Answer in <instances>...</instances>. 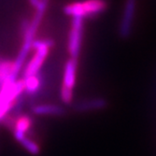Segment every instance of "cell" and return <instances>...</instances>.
<instances>
[{"label": "cell", "instance_id": "11", "mask_svg": "<svg viewBox=\"0 0 156 156\" xmlns=\"http://www.w3.org/2000/svg\"><path fill=\"white\" fill-rule=\"evenodd\" d=\"M60 97H61V100L65 104H70L72 102V99H73V90L61 86Z\"/></svg>", "mask_w": 156, "mask_h": 156}, {"label": "cell", "instance_id": "3", "mask_svg": "<svg viewBox=\"0 0 156 156\" xmlns=\"http://www.w3.org/2000/svg\"><path fill=\"white\" fill-rule=\"evenodd\" d=\"M83 36V19L75 17L71 22L68 41H67V51L70 58L77 59L80 55L81 49V42Z\"/></svg>", "mask_w": 156, "mask_h": 156}, {"label": "cell", "instance_id": "6", "mask_svg": "<svg viewBox=\"0 0 156 156\" xmlns=\"http://www.w3.org/2000/svg\"><path fill=\"white\" fill-rule=\"evenodd\" d=\"M77 59L69 58L64 68V77H63V84L62 86L66 87L68 89L73 90L76 84V77H77Z\"/></svg>", "mask_w": 156, "mask_h": 156}, {"label": "cell", "instance_id": "5", "mask_svg": "<svg viewBox=\"0 0 156 156\" xmlns=\"http://www.w3.org/2000/svg\"><path fill=\"white\" fill-rule=\"evenodd\" d=\"M32 126V119L28 115L17 116L13 123L12 132L13 136L17 141H20L26 136V133L30 130Z\"/></svg>", "mask_w": 156, "mask_h": 156}, {"label": "cell", "instance_id": "4", "mask_svg": "<svg viewBox=\"0 0 156 156\" xmlns=\"http://www.w3.org/2000/svg\"><path fill=\"white\" fill-rule=\"evenodd\" d=\"M136 0H125L122 16L119 25V36L122 39H127L132 33L134 19L136 12Z\"/></svg>", "mask_w": 156, "mask_h": 156}, {"label": "cell", "instance_id": "7", "mask_svg": "<svg viewBox=\"0 0 156 156\" xmlns=\"http://www.w3.org/2000/svg\"><path fill=\"white\" fill-rule=\"evenodd\" d=\"M106 106H107V101L104 98H93V99H89V100H84L78 103L75 106V110L79 112L98 110L104 108Z\"/></svg>", "mask_w": 156, "mask_h": 156}, {"label": "cell", "instance_id": "9", "mask_svg": "<svg viewBox=\"0 0 156 156\" xmlns=\"http://www.w3.org/2000/svg\"><path fill=\"white\" fill-rule=\"evenodd\" d=\"M23 80L24 82V92H26L27 94L31 95L38 92L41 86V79L38 74L23 78Z\"/></svg>", "mask_w": 156, "mask_h": 156}, {"label": "cell", "instance_id": "10", "mask_svg": "<svg viewBox=\"0 0 156 156\" xmlns=\"http://www.w3.org/2000/svg\"><path fill=\"white\" fill-rule=\"evenodd\" d=\"M20 143L28 152L32 155H37L40 152V148L37 145V143L35 142L33 139H31L29 137H27V136L23 137L20 141Z\"/></svg>", "mask_w": 156, "mask_h": 156}, {"label": "cell", "instance_id": "2", "mask_svg": "<svg viewBox=\"0 0 156 156\" xmlns=\"http://www.w3.org/2000/svg\"><path fill=\"white\" fill-rule=\"evenodd\" d=\"M108 8L106 0H84L69 3L64 7V12L72 18L90 17L104 12Z\"/></svg>", "mask_w": 156, "mask_h": 156}, {"label": "cell", "instance_id": "1", "mask_svg": "<svg viewBox=\"0 0 156 156\" xmlns=\"http://www.w3.org/2000/svg\"><path fill=\"white\" fill-rule=\"evenodd\" d=\"M52 45L53 42L50 39H39L33 42L32 50H34V53L23 71V78L38 74Z\"/></svg>", "mask_w": 156, "mask_h": 156}, {"label": "cell", "instance_id": "8", "mask_svg": "<svg viewBox=\"0 0 156 156\" xmlns=\"http://www.w3.org/2000/svg\"><path fill=\"white\" fill-rule=\"evenodd\" d=\"M32 112L36 115H53L59 116L64 113V108L52 104H39L32 108Z\"/></svg>", "mask_w": 156, "mask_h": 156}]
</instances>
